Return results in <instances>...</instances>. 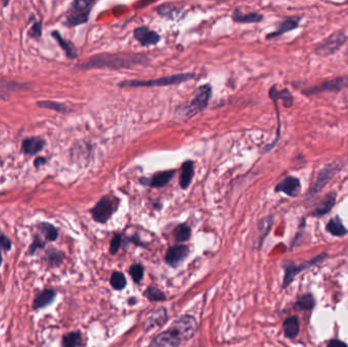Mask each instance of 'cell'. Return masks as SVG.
Returning a JSON list of instances; mask_svg holds the SVG:
<instances>
[{"label":"cell","mask_w":348,"mask_h":347,"mask_svg":"<svg viewBox=\"0 0 348 347\" xmlns=\"http://www.w3.org/2000/svg\"><path fill=\"white\" fill-rule=\"evenodd\" d=\"M148 58L140 54H109L91 58L83 64V68H130L136 65L147 64Z\"/></svg>","instance_id":"cell-1"},{"label":"cell","mask_w":348,"mask_h":347,"mask_svg":"<svg viewBox=\"0 0 348 347\" xmlns=\"http://www.w3.org/2000/svg\"><path fill=\"white\" fill-rule=\"evenodd\" d=\"M195 74H180L174 76L163 77L160 79H153L147 81L132 80V81H123L118 86L120 88H148V87H167L179 85L185 82H188L192 79H195Z\"/></svg>","instance_id":"cell-2"},{"label":"cell","mask_w":348,"mask_h":347,"mask_svg":"<svg viewBox=\"0 0 348 347\" xmlns=\"http://www.w3.org/2000/svg\"><path fill=\"white\" fill-rule=\"evenodd\" d=\"M118 208V200L111 196H104L91 210L93 219L98 223H106Z\"/></svg>","instance_id":"cell-3"},{"label":"cell","mask_w":348,"mask_h":347,"mask_svg":"<svg viewBox=\"0 0 348 347\" xmlns=\"http://www.w3.org/2000/svg\"><path fill=\"white\" fill-rule=\"evenodd\" d=\"M211 96H212L211 85L206 84V85L201 86L197 90V93L195 94L191 103L187 106L186 115L190 118V117H194L195 115L204 111L209 104Z\"/></svg>","instance_id":"cell-4"},{"label":"cell","mask_w":348,"mask_h":347,"mask_svg":"<svg viewBox=\"0 0 348 347\" xmlns=\"http://www.w3.org/2000/svg\"><path fill=\"white\" fill-rule=\"evenodd\" d=\"M170 330L181 340H189L195 336L198 330V324L194 317L184 316L172 325Z\"/></svg>","instance_id":"cell-5"},{"label":"cell","mask_w":348,"mask_h":347,"mask_svg":"<svg viewBox=\"0 0 348 347\" xmlns=\"http://www.w3.org/2000/svg\"><path fill=\"white\" fill-rule=\"evenodd\" d=\"M92 6L93 2H87V0L75 2L72 6V14L67 17L66 24L68 26H79L87 23Z\"/></svg>","instance_id":"cell-6"},{"label":"cell","mask_w":348,"mask_h":347,"mask_svg":"<svg viewBox=\"0 0 348 347\" xmlns=\"http://www.w3.org/2000/svg\"><path fill=\"white\" fill-rule=\"evenodd\" d=\"M346 41V36L342 32L331 35L328 39L322 42L316 49V52L321 56H328L335 53Z\"/></svg>","instance_id":"cell-7"},{"label":"cell","mask_w":348,"mask_h":347,"mask_svg":"<svg viewBox=\"0 0 348 347\" xmlns=\"http://www.w3.org/2000/svg\"><path fill=\"white\" fill-rule=\"evenodd\" d=\"M174 176H176V171L174 170L160 171L155 173V175L149 180L142 179L140 183L144 186H149L151 188H163L172 181Z\"/></svg>","instance_id":"cell-8"},{"label":"cell","mask_w":348,"mask_h":347,"mask_svg":"<svg viewBox=\"0 0 348 347\" xmlns=\"http://www.w3.org/2000/svg\"><path fill=\"white\" fill-rule=\"evenodd\" d=\"M133 37L142 46L157 45L161 39L157 32L150 30L148 27L145 26L136 28L133 31Z\"/></svg>","instance_id":"cell-9"},{"label":"cell","mask_w":348,"mask_h":347,"mask_svg":"<svg viewBox=\"0 0 348 347\" xmlns=\"http://www.w3.org/2000/svg\"><path fill=\"white\" fill-rule=\"evenodd\" d=\"M338 169H339L338 165L334 163L325 166V168H323L319 172L316 184L312 186V189H311V194L319 193L324 188V186H326L329 183V181L336 175V173L338 172Z\"/></svg>","instance_id":"cell-10"},{"label":"cell","mask_w":348,"mask_h":347,"mask_svg":"<svg viewBox=\"0 0 348 347\" xmlns=\"http://www.w3.org/2000/svg\"><path fill=\"white\" fill-rule=\"evenodd\" d=\"M181 339L171 330L159 334L149 347H180Z\"/></svg>","instance_id":"cell-11"},{"label":"cell","mask_w":348,"mask_h":347,"mask_svg":"<svg viewBox=\"0 0 348 347\" xmlns=\"http://www.w3.org/2000/svg\"><path fill=\"white\" fill-rule=\"evenodd\" d=\"M189 255V249L186 246L171 247L166 253L165 261L172 267L179 266Z\"/></svg>","instance_id":"cell-12"},{"label":"cell","mask_w":348,"mask_h":347,"mask_svg":"<svg viewBox=\"0 0 348 347\" xmlns=\"http://www.w3.org/2000/svg\"><path fill=\"white\" fill-rule=\"evenodd\" d=\"M275 192L284 193L290 197H295L300 192V182L296 178L287 177L276 186Z\"/></svg>","instance_id":"cell-13"},{"label":"cell","mask_w":348,"mask_h":347,"mask_svg":"<svg viewBox=\"0 0 348 347\" xmlns=\"http://www.w3.org/2000/svg\"><path fill=\"white\" fill-rule=\"evenodd\" d=\"M348 85V77H343V78H338L336 80L333 81H329L326 82L325 84L316 87V88H311L307 94H312V93H318V92H323V91H340L343 88H345Z\"/></svg>","instance_id":"cell-14"},{"label":"cell","mask_w":348,"mask_h":347,"mask_svg":"<svg viewBox=\"0 0 348 347\" xmlns=\"http://www.w3.org/2000/svg\"><path fill=\"white\" fill-rule=\"evenodd\" d=\"M195 176V164L193 161H186L182 166V175L180 179L181 188L187 190Z\"/></svg>","instance_id":"cell-15"},{"label":"cell","mask_w":348,"mask_h":347,"mask_svg":"<svg viewBox=\"0 0 348 347\" xmlns=\"http://www.w3.org/2000/svg\"><path fill=\"white\" fill-rule=\"evenodd\" d=\"M232 20L239 24H257L263 20V16L257 13L242 14L239 9H235L232 14Z\"/></svg>","instance_id":"cell-16"},{"label":"cell","mask_w":348,"mask_h":347,"mask_svg":"<svg viewBox=\"0 0 348 347\" xmlns=\"http://www.w3.org/2000/svg\"><path fill=\"white\" fill-rule=\"evenodd\" d=\"M300 19L299 18H289V19H286L284 20L279 26H278V29L267 35V39H271V38H275V37H278V36H281L283 35L284 33H287L291 30H294L295 28L298 27V23H299Z\"/></svg>","instance_id":"cell-17"},{"label":"cell","mask_w":348,"mask_h":347,"mask_svg":"<svg viewBox=\"0 0 348 347\" xmlns=\"http://www.w3.org/2000/svg\"><path fill=\"white\" fill-rule=\"evenodd\" d=\"M56 292L53 289H45L42 292H40L34 299L33 302V307L35 309L45 307L49 305L55 298Z\"/></svg>","instance_id":"cell-18"},{"label":"cell","mask_w":348,"mask_h":347,"mask_svg":"<svg viewBox=\"0 0 348 347\" xmlns=\"http://www.w3.org/2000/svg\"><path fill=\"white\" fill-rule=\"evenodd\" d=\"M45 145V141L41 137H29L23 142V151L26 154L34 155L40 152Z\"/></svg>","instance_id":"cell-19"},{"label":"cell","mask_w":348,"mask_h":347,"mask_svg":"<svg viewBox=\"0 0 348 347\" xmlns=\"http://www.w3.org/2000/svg\"><path fill=\"white\" fill-rule=\"evenodd\" d=\"M284 334L288 338H295L299 333V322L296 317H290L283 324Z\"/></svg>","instance_id":"cell-20"},{"label":"cell","mask_w":348,"mask_h":347,"mask_svg":"<svg viewBox=\"0 0 348 347\" xmlns=\"http://www.w3.org/2000/svg\"><path fill=\"white\" fill-rule=\"evenodd\" d=\"M335 201H336V196L335 194H330L328 195L321 203L320 205L316 208V210L314 211L312 215L315 216H322V215H325L327 213L330 212V210L333 208L334 204H335Z\"/></svg>","instance_id":"cell-21"},{"label":"cell","mask_w":348,"mask_h":347,"mask_svg":"<svg viewBox=\"0 0 348 347\" xmlns=\"http://www.w3.org/2000/svg\"><path fill=\"white\" fill-rule=\"evenodd\" d=\"M269 95H270V98L272 100L282 99L283 103L286 107H290L293 103V98L287 89H284L282 91H278L276 89V87H272L270 92H269Z\"/></svg>","instance_id":"cell-22"},{"label":"cell","mask_w":348,"mask_h":347,"mask_svg":"<svg viewBox=\"0 0 348 347\" xmlns=\"http://www.w3.org/2000/svg\"><path fill=\"white\" fill-rule=\"evenodd\" d=\"M327 231L330 232L334 236H343L348 233V230L342 224L341 220L336 217L335 219H331L327 224Z\"/></svg>","instance_id":"cell-23"},{"label":"cell","mask_w":348,"mask_h":347,"mask_svg":"<svg viewBox=\"0 0 348 347\" xmlns=\"http://www.w3.org/2000/svg\"><path fill=\"white\" fill-rule=\"evenodd\" d=\"M53 37L58 41V43H59V45L63 48V50L65 51V53H66V55L69 57V58H76L77 57V51H76V49H75V47H74V45L72 44V43H69V42H67L66 40H64L61 36H60V34L58 33V32H53Z\"/></svg>","instance_id":"cell-24"},{"label":"cell","mask_w":348,"mask_h":347,"mask_svg":"<svg viewBox=\"0 0 348 347\" xmlns=\"http://www.w3.org/2000/svg\"><path fill=\"white\" fill-rule=\"evenodd\" d=\"M173 234H174V237H176V239L178 241H187L190 239L192 231L188 225L181 224L176 229H174Z\"/></svg>","instance_id":"cell-25"},{"label":"cell","mask_w":348,"mask_h":347,"mask_svg":"<svg viewBox=\"0 0 348 347\" xmlns=\"http://www.w3.org/2000/svg\"><path fill=\"white\" fill-rule=\"evenodd\" d=\"M81 335L79 332H72L63 336L62 346L63 347H77L80 345Z\"/></svg>","instance_id":"cell-26"},{"label":"cell","mask_w":348,"mask_h":347,"mask_svg":"<svg viewBox=\"0 0 348 347\" xmlns=\"http://www.w3.org/2000/svg\"><path fill=\"white\" fill-rule=\"evenodd\" d=\"M40 228H41V231L44 234L46 240L54 241L58 237V231L53 225H51L49 223H43V224H41Z\"/></svg>","instance_id":"cell-27"},{"label":"cell","mask_w":348,"mask_h":347,"mask_svg":"<svg viewBox=\"0 0 348 347\" xmlns=\"http://www.w3.org/2000/svg\"><path fill=\"white\" fill-rule=\"evenodd\" d=\"M315 303L316 301L310 294H304L298 298L296 302V306L300 309L307 310V309H311L315 306Z\"/></svg>","instance_id":"cell-28"},{"label":"cell","mask_w":348,"mask_h":347,"mask_svg":"<svg viewBox=\"0 0 348 347\" xmlns=\"http://www.w3.org/2000/svg\"><path fill=\"white\" fill-rule=\"evenodd\" d=\"M111 285L117 289V290H121L124 288V286L126 285V280H125V277L122 273L120 272H114L111 276Z\"/></svg>","instance_id":"cell-29"},{"label":"cell","mask_w":348,"mask_h":347,"mask_svg":"<svg viewBox=\"0 0 348 347\" xmlns=\"http://www.w3.org/2000/svg\"><path fill=\"white\" fill-rule=\"evenodd\" d=\"M129 274L131 276V278L133 279V281L138 283L142 280L143 276H144V268H143V266L140 265V264L132 265L130 267V269H129Z\"/></svg>","instance_id":"cell-30"},{"label":"cell","mask_w":348,"mask_h":347,"mask_svg":"<svg viewBox=\"0 0 348 347\" xmlns=\"http://www.w3.org/2000/svg\"><path fill=\"white\" fill-rule=\"evenodd\" d=\"M146 295L149 299L151 300H154V301H162V300H165V295L162 291H160L159 289H156V288H152V287H149L146 291Z\"/></svg>","instance_id":"cell-31"},{"label":"cell","mask_w":348,"mask_h":347,"mask_svg":"<svg viewBox=\"0 0 348 347\" xmlns=\"http://www.w3.org/2000/svg\"><path fill=\"white\" fill-rule=\"evenodd\" d=\"M38 105L40 107H44V108H49V109H53L56 110L58 112H65L66 108L64 105L59 104V103H55V102H50V101H44V102H39Z\"/></svg>","instance_id":"cell-32"},{"label":"cell","mask_w":348,"mask_h":347,"mask_svg":"<svg viewBox=\"0 0 348 347\" xmlns=\"http://www.w3.org/2000/svg\"><path fill=\"white\" fill-rule=\"evenodd\" d=\"M12 249V241L10 238H8L5 235L0 236V265L3 263V256L2 253L4 252H8Z\"/></svg>","instance_id":"cell-33"},{"label":"cell","mask_w":348,"mask_h":347,"mask_svg":"<svg viewBox=\"0 0 348 347\" xmlns=\"http://www.w3.org/2000/svg\"><path fill=\"white\" fill-rule=\"evenodd\" d=\"M120 245H121V236L115 235L113 237V239L111 240V244H110V253L111 254L117 253L119 248H120Z\"/></svg>","instance_id":"cell-34"},{"label":"cell","mask_w":348,"mask_h":347,"mask_svg":"<svg viewBox=\"0 0 348 347\" xmlns=\"http://www.w3.org/2000/svg\"><path fill=\"white\" fill-rule=\"evenodd\" d=\"M45 246V242L41 239V237H38L36 236L35 239H34V242L33 245L30 247V254H35V252L38 250V249H43Z\"/></svg>","instance_id":"cell-35"},{"label":"cell","mask_w":348,"mask_h":347,"mask_svg":"<svg viewBox=\"0 0 348 347\" xmlns=\"http://www.w3.org/2000/svg\"><path fill=\"white\" fill-rule=\"evenodd\" d=\"M328 347H347V344L342 342V341H340V340H332L329 343Z\"/></svg>","instance_id":"cell-36"},{"label":"cell","mask_w":348,"mask_h":347,"mask_svg":"<svg viewBox=\"0 0 348 347\" xmlns=\"http://www.w3.org/2000/svg\"><path fill=\"white\" fill-rule=\"evenodd\" d=\"M31 34H32V36H40L41 35V28H40L39 24H36L34 26V28L31 30Z\"/></svg>","instance_id":"cell-37"},{"label":"cell","mask_w":348,"mask_h":347,"mask_svg":"<svg viewBox=\"0 0 348 347\" xmlns=\"http://www.w3.org/2000/svg\"><path fill=\"white\" fill-rule=\"evenodd\" d=\"M0 97H2V95H0ZM0 99H2V98H0Z\"/></svg>","instance_id":"cell-38"},{"label":"cell","mask_w":348,"mask_h":347,"mask_svg":"<svg viewBox=\"0 0 348 347\" xmlns=\"http://www.w3.org/2000/svg\"><path fill=\"white\" fill-rule=\"evenodd\" d=\"M347 54H348V51H347Z\"/></svg>","instance_id":"cell-39"}]
</instances>
